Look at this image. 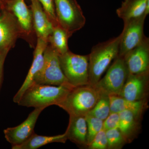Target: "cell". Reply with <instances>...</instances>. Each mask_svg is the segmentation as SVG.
I'll return each instance as SVG.
<instances>
[{"label":"cell","mask_w":149,"mask_h":149,"mask_svg":"<svg viewBox=\"0 0 149 149\" xmlns=\"http://www.w3.org/2000/svg\"><path fill=\"white\" fill-rule=\"evenodd\" d=\"M20 36L16 18L10 11L3 10L0 13V52L13 47Z\"/></svg>","instance_id":"12"},{"label":"cell","mask_w":149,"mask_h":149,"mask_svg":"<svg viewBox=\"0 0 149 149\" xmlns=\"http://www.w3.org/2000/svg\"><path fill=\"white\" fill-rule=\"evenodd\" d=\"M147 15H143L124 22L120 35L118 56L123 57L139 45L144 39V24Z\"/></svg>","instance_id":"9"},{"label":"cell","mask_w":149,"mask_h":149,"mask_svg":"<svg viewBox=\"0 0 149 149\" xmlns=\"http://www.w3.org/2000/svg\"><path fill=\"white\" fill-rule=\"evenodd\" d=\"M129 74H137L149 71V39L144 37L138 45L123 57Z\"/></svg>","instance_id":"10"},{"label":"cell","mask_w":149,"mask_h":149,"mask_svg":"<svg viewBox=\"0 0 149 149\" xmlns=\"http://www.w3.org/2000/svg\"><path fill=\"white\" fill-rule=\"evenodd\" d=\"M58 24L70 35L84 26L86 19L76 0H54Z\"/></svg>","instance_id":"6"},{"label":"cell","mask_w":149,"mask_h":149,"mask_svg":"<svg viewBox=\"0 0 149 149\" xmlns=\"http://www.w3.org/2000/svg\"><path fill=\"white\" fill-rule=\"evenodd\" d=\"M44 108H35L29 115L27 119L22 123L11 128L4 130V134L6 141L12 146H17L24 143L29 139L34 132V128L39 116Z\"/></svg>","instance_id":"11"},{"label":"cell","mask_w":149,"mask_h":149,"mask_svg":"<svg viewBox=\"0 0 149 149\" xmlns=\"http://www.w3.org/2000/svg\"><path fill=\"white\" fill-rule=\"evenodd\" d=\"M33 82L44 85H63L74 88L68 83L63 72L58 54L49 44L44 52L42 67L35 76Z\"/></svg>","instance_id":"5"},{"label":"cell","mask_w":149,"mask_h":149,"mask_svg":"<svg viewBox=\"0 0 149 149\" xmlns=\"http://www.w3.org/2000/svg\"><path fill=\"white\" fill-rule=\"evenodd\" d=\"M120 35L93 47L89 57V85L95 86L118 56Z\"/></svg>","instance_id":"2"},{"label":"cell","mask_w":149,"mask_h":149,"mask_svg":"<svg viewBox=\"0 0 149 149\" xmlns=\"http://www.w3.org/2000/svg\"><path fill=\"white\" fill-rule=\"evenodd\" d=\"M0 8L1 9L6 8V1H4L3 0H0Z\"/></svg>","instance_id":"29"},{"label":"cell","mask_w":149,"mask_h":149,"mask_svg":"<svg viewBox=\"0 0 149 149\" xmlns=\"http://www.w3.org/2000/svg\"><path fill=\"white\" fill-rule=\"evenodd\" d=\"M129 74L123 57L118 56L108 70L106 74L95 85L100 92L109 95H118Z\"/></svg>","instance_id":"7"},{"label":"cell","mask_w":149,"mask_h":149,"mask_svg":"<svg viewBox=\"0 0 149 149\" xmlns=\"http://www.w3.org/2000/svg\"><path fill=\"white\" fill-rule=\"evenodd\" d=\"M118 113L119 123L118 128L127 143L131 142L139 130V119L141 116L129 111H124Z\"/></svg>","instance_id":"18"},{"label":"cell","mask_w":149,"mask_h":149,"mask_svg":"<svg viewBox=\"0 0 149 149\" xmlns=\"http://www.w3.org/2000/svg\"><path fill=\"white\" fill-rule=\"evenodd\" d=\"M109 96L110 113H119L124 111H129L141 116L147 104L146 99L131 101L117 95Z\"/></svg>","instance_id":"19"},{"label":"cell","mask_w":149,"mask_h":149,"mask_svg":"<svg viewBox=\"0 0 149 149\" xmlns=\"http://www.w3.org/2000/svg\"><path fill=\"white\" fill-rule=\"evenodd\" d=\"M48 43L47 41L37 38L35 47L33 61L24 83L13 97V102L18 103L25 90L34 82L36 75L40 72L44 63V53Z\"/></svg>","instance_id":"14"},{"label":"cell","mask_w":149,"mask_h":149,"mask_svg":"<svg viewBox=\"0 0 149 149\" xmlns=\"http://www.w3.org/2000/svg\"><path fill=\"white\" fill-rule=\"evenodd\" d=\"M149 71L140 74H129L118 95L131 101L145 100L148 95Z\"/></svg>","instance_id":"13"},{"label":"cell","mask_w":149,"mask_h":149,"mask_svg":"<svg viewBox=\"0 0 149 149\" xmlns=\"http://www.w3.org/2000/svg\"><path fill=\"white\" fill-rule=\"evenodd\" d=\"M100 93L98 100L88 114L104 120L110 113V102L109 95Z\"/></svg>","instance_id":"22"},{"label":"cell","mask_w":149,"mask_h":149,"mask_svg":"<svg viewBox=\"0 0 149 149\" xmlns=\"http://www.w3.org/2000/svg\"><path fill=\"white\" fill-rule=\"evenodd\" d=\"M89 149H107L108 143L106 130L102 129L87 146Z\"/></svg>","instance_id":"26"},{"label":"cell","mask_w":149,"mask_h":149,"mask_svg":"<svg viewBox=\"0 0 149 149\" xmlns=\"http://www.w3.org/2000/svg\"><path fill=\"white\" fill-rule=\"evenodd\" d=\"M10 50L7 49L0 52V91L3 82L4 63Z\"/></svg>","instance_id":"28"},{"label":"cell","mask_w":149,"mask_h":149,"mask_svg":"<svg viewBox=\"0 0 149 149\" xmlns=\"http://www.w3.org/2000/svg\"><path fill=\"white\" fill-rule=\"evenodd\" d=\"M67 140L79 146H87V125L85 116H70L65 133Z\"/></svg>","instance_id":"17"},{"label":"cell","mask_w":149,"mask_h":149,"mask_svg":"<svg viewBox=\"0 0 149 149\" xmlns=\"http://www.w3.org/2000/svg\"><path fill=\"white\" fill-rule=\"evenodd\" d=\"M119 123V113H110L107 117L103 120V128L105 130L118 128Z\"/></svg>","instance_id":"27"},{"label":"cell","mask_w":149,"mask_h":149,"mask_svg":"<svg viewBox=\"0 0 149 149\" xmlns=\"http://www.w3.org/2000/svg\"><path fill=\"white\" fill-rule=\"evenodd\" d=\"M67 139L65 133L57 136H40L35 133L27 141L17 146L12 147L13 149H37L53 143H65Z\"/></svg>","instance_id":"20"},{"label":"cell","mask_w":149,"mask_h":149,"mask_svg":"<svg viewBox=\"0 0 149 149\" xmlns=\"http://www.w3.org/2000/svg\"><path fill=\"white\" fill-rule=\"evenodd\" d=\"M85 118L87 125V146L96 135L103 129V120L89 114L86 115Z\"/></svg>","instance_id":"23"},{"label":"cell","mask_w":149,"mask_h":149,"mask_svg":"<svg viewBox=\"0 0 149 149\" xmlns=\"http://www.w3.org/2000/svg\"><path fill=\"white\" fill-rule=\"evenodd\" d=\"M72 35L58 25L54 27L52 34L48 40V43L58 54H64L70 51L68 40Z\"/></svg>","instance_id":"21"},{"label":"cell","mask_w":149,"mask_h":149,"mask_svg":"<svg viewBox=\"0 0 149 149\" xmlns=\"http://www.w3.org/2000/svg\"><path fill=\"white\" fill-rule=\"evenodd\" d=\"M31 9L33 27L37 38L48 42L54 25L44 10L38 0H31Z\"/></svg>","instance_id":"15"},{"label":"cell","mask_w":149,"mask_h":149,"mask_svg":"<svg viewBox=\"0 0 149 149\" xmlns=\"http://www.w3.org/2000/svg\"><path fill=\"white\" fill-rule=\"evenodd\" d=\"M116 14L125 22L149 13V0H124L117 9Z\"/></svg>","instance_id":"16"},{"label":"cell","mask_w":149,"mask_h":149,"mask_svg":"<svg viewBox=\"0 0 149 149\" xmlns=\"http://www.w3.org/2000/svg\"><path fill=\"white\" fill-rule=\"evenodd\" d=\"M61 67L68 83L72 87L89 85V57L70 51L59 55Z\"/></svg>","instance_id":"4"},{"label":"cell","mask_w":149,"mask_h":149,"mask_svg":"<svg viewBox=\"0 0 149 149\" xmlns=\"http://www.w3.org/2000/svg\"><path fill=\"white\" fill-rule=\"evenodd\" d=\"M100 92L90 85L74 87L58 106L72 116H84L88 114L98 100Z\"/></svg>","instance_id":"3"},{"label":"cell","mask_w":149,"mask_h":149,"mask_svg":"<svg viewBox=\"0 0 149 149\" xmlns=\"http://www.w3.org/2000/svg\"><path fill=\"white\" fill-rule=\"evenodd\" d=\"M72 88L33 82L24 91L17 104L27 107L45 109L53 105L58 106Z\"/></svg>","instance_id":"1"},{"label":"cell","mask_w":149,"mask_h":149,"mask_svg":"<svg viewBox=\"0 0 149 149\" xmlns=\"http://www.w3.org/2000/svg\"><path fill=\"white\" fill-rule=\"evenodd\" d=\"M6 8L16 18L20 29V38L25 40L31 47L35 48L37 40L33 27L32 11L24 0H7Z\"/></svg>","instance_id":"8"},{"label":"cell","mask_w":149,"mask_h":149,"mask_svg":"<svg viewBox=\"0 0 149 149\" xmlns=\"http://www.w3.org/2000/svg\"><path fill=\"white\" fill-rule=\"evenodd\" d=\"M107 139V149H120L127 141L118 128L106 130Z\"/></svg>","instance_id":"24"},{"label":"cell","mask_w":149,"mask_h":149,"mask_svg":"<svg viewBox=\"0 0 149 149\" xmlns=\"http://www.w3.org/2000/svg\"><path fill=\"white\" fill-rule=\"evenodd\" d=\"M54 27L58 25L54 0H38Z\"/></svg>","instance_id":"25"}]
</instances>
